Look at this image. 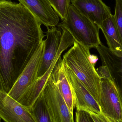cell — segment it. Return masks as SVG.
<instances>
[{
  "label": "cell",
  "mask_w": 122,
  "mask_h": 122,
  "mask_svg": "<svg viewBox=\"0 0 122 122\" xmlns=\"http://www.w3.org/2000/svg\"><path fill=\"white\" fill-rule=\"evenodd\" d=\"M20 3L0 0V90L8 93L46 36Z\"/></svg>",
  "instance_id": "obj_1"
},
{
  "label": "cell",
  "mask_w": 122,
  "mask_h": 122,
  "mask_svg": "<svg viewBox=\"0 0 122 122\" xmlns=\"http://www.w3.org/2000/svg\"><path fill=\"white\" fill-rule=\"evenodd\" d=\"M62 60L84 85L98 103L101 92V78L95 67L90 49L74 41Z\"/></svg>",
  "instance_id": "obj_2"
},
{
  "label": "cell",
  "mask_w": 122,
  "mask_h": 122,
  "mask_svg": "<svg viewBox=\"0 0 122 122\" xmlns=\"http://www.w3.org/2000/svg\"><path fill=\"white\" fill-rule=\"evenodd\" d=\"M57 26L67 30L74 41L89 48H96L102 43L98 26L81 14L70 4L66 17Z\"/></svg>",
  "instance_id": "obj_3"
},
{
  "label": "cell",
  "mask_w": 122,
  "mask_h": 122,
  "mask_svg": "<svg viewBox=\"0 0 122 122\" xmlns=\"http://www.w3.org/2000/svg\"><path fill=\"white\" fill-rule=\"evenodd\" d=\"M96 49L102 62L97 71L100 77L112 82L122 102V54H117L102 43Z\"/></svg>",
  "instance_id": "obj_4"
},
{
  "label": "cell",
  "mask_w": 122,
  "mask_h": 122,
  "mask_svg": "<svg viewBox=\"0 0 122 122\" xmlns=\"http://www.w3.org/2000/svg\"><path fill=\"white\" fill-rule=\"evenodd\" d=\"M74 41V38L67 31H64L62 33V38L61 45L51 66L42 77L38 78L24 93L18 101L19 103L30 110L44 88L55 65L61 57L62 53L69 47L72 46Z\"/></svg>",
  "instance_id": "obj_5"
},
{
  "label": "cell",
  "mask_w": 122,
  "mask_h": 122,
  "mask_svg": "<svg viewBox=\"0 0 122 122\" xmlns=\"http://www.w3.org/2000/svg\"><path fill=\"white\" fill-rule=\"evenodd\" d=\"M45 40L19 77L8 95L17 102L26 90L38 79V73L45 49Z\"/></svg>",
  "instance_id": "obj_6"
},
{
  "label": "cell",
  "mask_w": 122,
  "mask_h": 122,
  "mask_svg": "<svg viewBox=\"0 0 122 122\" xmlns=\"http://www.w3.org/2000/svg\"><path fill=\"white\" fill-rule=\"evenodd\" d=\"M101 78L99 105L102 112L113 122H122V102L112 82Z\"/></svg>",
  "instance_id": "obj_7"
},
{
  "label": "cell",
  "mask_w": 122,
  "mask_h": 122,
  "mask_svg": "<svg viewBox=\"0 0 122 122\" xmlns=\"http://www.w3.org/2000/svg\"><path fill=\"white\" fill-rule=\"evenodd\" d=\"M42 91L54 122H75L51 75Z\"/></svg>",
  "instance_id": "obj_8"
},
{
  "label": "cell",
  "mask_w": 122,
  "mask_h": 122,
  "mask_svg": "<svg viewBox=\"0 0 122 122\" xmlns=\"http://www.w3.org/2000/svg\"><path fill=\"white\" fill-rule=\"evenodd\" d=\"M63 62L66 74L72 87L76 110H83L97 114L102 112L95 99L64 61Z\"/></svg>",
  "instance_id": "obj_9"
},
{
  "label": "cell",
  "mask_w": 122,
  "mask_h": 122,
  "mask_svg": "<svg viewBox=\"0 0 122 122\" xmlns=\"http://www.w3.org/2000/svg\"><path fill=\"white\" fill-rule=\"evenodd\" d=\"M0 117L5 122H36L29 110L1 90Z\"/></svg>",
  "instance_id": "obj_10"
},
{
  "label": "cell",
  "mask_w": 122,
  "mask_h": 122,
  "mask_svg": "<svg viewBox=\"0 0 122 122\" xmlns=\"http://www.w3.org/2000/svg\"><path fill=\"white\" fill-rule=\"evenodd\" d=\"M72 5L83 15L100 28L112 14L110 8L102 0H71Z\"/></svg>",
  "instance_id": "obj_11"
},
{
  "label": "cell",
  "mask_w": 122,
  "mask_h": 122,
  "mask_svg": "<svg viewBox=\"0 0 122 122\" xmlns=\"http://www.w3.org/2000/svg\"><path fill=\"white\" fill-rule=\"evenodd\" d=\"M47 28L45 49L38 71V78L42 77L51 66L58 53L62 38V33L56 26Z\"/></svg>",
  "instance_id": "obj_12"
},
{
  "label": "cell",
  "mask_w": 122,
  "mask_h": 122,
  "mask_svg": "<svg viewBox=\"0 0 122 122\" xmlns=\"http://www.w3.org/2000/svg\"><path fill=\"white\" fill-rule=\"evenodd\" d=\"M46 27L56 26L59 17L51 6L48 0H18Z\"/></svg>",
  "instance_id": "obj_13"
},
{
  "label": "cell",
  "mask_w": 122,
  "mask_h": 122,
  "mask_svg": "<svg viewBox=\"0 0 122 122\" xmlns=\"http://www.w3.org/2000/svg\"><path fill=\"white\" fill-rule=\"evenodd\" d=\"M51 75L70 112L73 114L75 107L74 92L66 74L64 62L61 57L55 65Z\"/></svg>",
  "instance_id": "obj_14"
},
{
  "label": "cell",
  "mask_w": 122,
  "mask_h": 122,
  "mask_svg": "<svg viewBox=\"0 0 122 122\" xmlns=\"http://www.w3.org/2000/svg\"><path fill=\"white\" fill-rule=\"evenodd\" d=\"M100 29L106 39L108 48L117 54H122V43L114 15H110L103 21Z\"/></svg>",
  "instance_id": "obj_15"
},
{
  "label": "cell",
  "mask_w": 122,
  "mask_h": 122,
  "mask_svg": "<svg viewBox=\"0 0 122 122\" xmlns=\"http://www.w3.org/2000/svg\"><path fill=\"white\" fill-rule=\"evenodd\" d=\"M36 122H54L43 91L30 110Z\"/></svg>",
  "instance_id": "obj_16"
},
{
  "label": "cell",
  "mask_w": 122,
  "mask_h": 122,
  "mask_svg": "<svg viewBox=\"0 0 122 122\" xmlns=\"http://www.w3.org/2000/svg\"><path fill=\"white\" fill-rule=\"evenodd\" d=\"M53 9L62 21L66 18L71 0H48Z\"/></svg>",
  "instance_id": "obj_17"
},
{
  "label": "cell",
  "mask_w": 122,
  "mask_h": 122,
  "mask_svg": "<svg viewBox=\"0 0 122 122\" xmlns=\"http://www.w3.org/2000/svg\"><path fill=\"white\" fill-rule=\"evenodd\" d=\"M114 16L122 45V0H115Z\"/></svg>",
  "instance_id": "obj_18"
},
{
  "label": "cell",
  "mask_w": 122,
  "mask_h": 122,
  "mask_svg": "<svg viewBox=\"0 0 122 122\" xmlns=\"http://www.w3.org/2000/svg\"><path fill=\"white\" fill-rule=\"evenodd\" d=\"M76 122H94L90 114L83 110H76Z\"/></svg>",
  "instance_id": "obj_19"
},
{
  "label": "cell",
  "mask_w": 122,
  "mask_h": 122,
  "mask_svg": "<svg viewBox=\"0 0 122 122\" xmlns=\"http://www.w3.org/2000/svg\"><path fill=\"white\" fill-rule=\"evenodd\" d=\"M94 122H113L102 112L99 114L88 112Z\"/></svg>",
  "instance_id": "obj_20"
},
{
  "label": "cell",
  "mask_w": 122,
  "mask_h": 122,
  "mask_svg": "<svg viewBox=\"0 0 122 122\" xmlns=\"http://www.w3.org/2000/svg\"><path fill=\"white\" fill-rule=\"evenodd\" d=\"M1 117H0V122H1Z\"/></svg>",
  "instance_id": "obj_21"
}]
</instances>
